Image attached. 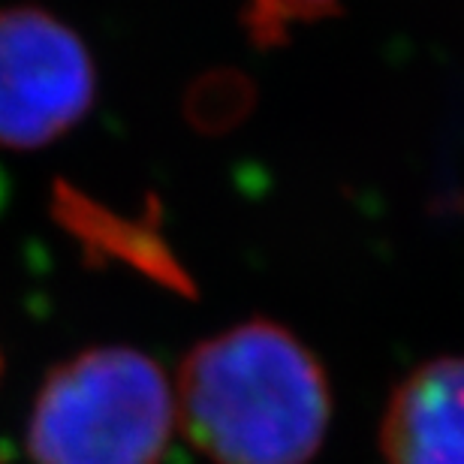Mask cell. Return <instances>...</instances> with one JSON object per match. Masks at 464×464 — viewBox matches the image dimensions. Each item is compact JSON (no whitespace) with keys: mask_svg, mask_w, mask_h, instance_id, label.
Masks as SVG:
<instances>
[{"mask_svg":"<svg viewBox=\"0 0 464 464\" xmlns=\"http://www.w3.org/2000/svg\"><path fill=\"white\" fill-rule=\"evenodd\" d=\"M179 413L215 464H308L326 438L332 392L299 338L247 320L188 353Z\"/></svg>","mask_w":464,"mask_h":464,"instance_id":"cell-1","label":"cell"},{"mask_svg":"<svg viewBox=\"0 0 464 464\" xmlns=\"http://www.w3.org/2000/svg\"><path fill=\"white\" fill-rule=\"evenodd\" d=\"M172 389L133 347H97L45 377L27 425L34 464H163Z\"/></svg>","mask_w":464,"mask_h":464,"instance_id":"cell-2","label":"cell"},{"mask_svg":"<svg viewBox=\"0 0 464 464\" xmlns=\"http://www.w3.org/2000/svg\"><path fill=\"white\" fill-rule=\"evenodd\" d=\"M97 70L79 34L36 6L0 9V145L34 151L91 112Z\"/></svg>","mask_w":464,"mask_h":464,"instance_id":"cell-3","label":"cell"},{"mask_svg":"<svg viewBox=\"0 0 464 464\" xmlns=\"http://www.w3.org/2000/svg\"><path fill=\"white\" fill-rule=\"evenodd\" d=\"M389 464H464V359L425 362L389 398L380 425Z\"/></svg>","mask_w":464,"mask_h":464,"instance_id":"cell-4","label":"cell"},{"mask_svg":"<svg viewBox=\"0 0 464 464\" xmlns=\"http://www.w3.org/2000/svg\"><path fill=\"white\" fill-rule=\"evenodd\" d=\"M341 0H245V31L259 49H277L302 24L335 15Z\"/></svg>","mask_w":464,"mask_h":464,"instance_id":"cell-5","label":"cell"}]
</instances>
